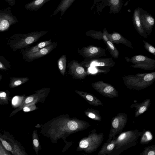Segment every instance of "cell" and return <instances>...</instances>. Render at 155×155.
I'll list each match as a JSON object with an SVG mask.
<instances>
[{
	"instance_id": "1",
	"label": "cell",
	"mask_w": 155,
	"mask_h": 155,
	"mask_svg": "<svg viewBox=\"0 0 155 155\" xmlns=\"http://www.w3.org/2000/svg\"><path fill=\"white\" fill-rule=\"evenodd\" d=\"M126 86L130 89L140 91L148 87L155 81V72L137 73L136 75H124L122 77Z\"/></svg>"
},
{
	"instance_id": "2",
	"label": "cell",
	"mask_w": 155,
	"mask_h": 155,
	"mask_svg": "<svg viewBox=\"0 0 155 155\" xmlns=\"http://www.w3.org/2000/svg\"><path fill=\"white\" fill-rule=\"evenodd\" d=\"M142 134L137 129L121 133L115 137V146L110 155H119L124 150L136 146Z\"/></svg>"
},
{
	"instance_id": "3",
	"label": "cell",
	"mask_w": 155,
	"mask_h": 155,
	"mask_svg": "<svg viewBox=\"0 0 155 155\" xmlns=\"http://www.w3.org/2000/svg\"><path fill=\"white\" fill-rule=\"evenodd\" d=\"M104 138L102 133H97L94 129L86 138L80 142L79 147L87 153H91L96 151L102 143Z\"/></svg>"
},
{
	"instance_id": "4",
	"label": "cell",
	"mask_w": 155,
	"mask_h": 155,
	"mask_svg": "<svg viewBox=\"0 0 155 155\" xmlns=\"http://www.w3.org/2000/svg\"><path fill=\"white\" fill-rule=\"evenodd\" d=\"M128 120L127 114L120 113L114 117L111 120V126L107 142H109L116 136L120 133L124 129Z\"/></svg>"
},
{
	"instance_id": "5",
	"label": "cell",
	"mask_w": 155,
	"mask_h": 155,
	"mask_svg": "<svg viewBox=\"0 0 155 155\" xmlns=\"http://www.w3.org/2000/svg\"><path fill=\"white\" fill-rule=\"evenodd\" d=\"M84 63L85 66L87 67L99 68L98 69V72L103 73L104 72L102 68L107 73L109 71L110 68L114 67L116 64L112 58H87Z\"/></svg>"
},
{
	"instance_id": "6",
	"label": "cell",
	"mask_w": 155,
	"mask_h": 155,
	"mask_svg": "<svg viewBox=\"0 0 155 155\" xmlns=\"http://www.w3.org/2000/svg\"><path fill=\"white\" fill-rule=\"evenodd\" d=\"M91 86L99 93L106 97L113 98L119 95L118 91L114 86L103 81L93 83Z\"/></svg>"
},
{
	"instance_id": "7",
	"label": "cell",
	"mask_w": 155,
	"mask_h": 155,
	"mask_svg": "<svg viewBox=\"0 0 155 155\" xmlns=\"http://www.w3.org/2000/svg\"><path fill=\"white\" fill-rule=\"evenodd\" d=\"M16 17L11 11V8L0 10V32L7 30L10 26L18 23Z\"/></svg>"
},
{
	"instance_id": "8",
	"label": "cell",
	"mask_w": 155,
	"mask_h": 155,
	"mask_svg": "<svg viewBox=\"0 0 155 155\" xmlns=\"http://www.w3.org/2000/svg\"><path fill=\"white\" fill-rule=\"evenodd\" d=\"M77 51L82 57L86 58H97L106 55L105 50L102 48L92 45L78 49Z\"/></svg>"
},
{
	"instance_id": "9",
	"label": "cell",
	"mask_w": 155,
	"mask_h": 155,
	"mask_svg": "<svg viewBox=\"0 0 155 155\" xmlns=\"http://www.w3.org/2000/svg\"><path fill=\"white\" fill-rule=\"evenodd\" d=\"M48 32L45 31H35L23 35L24 38L15 44V47L17 49L26 47L37 41Z\"/></svg>"
},
{
	"instance_id": "10",
	"label": "cell",
	"mask_w": 155,
	"mask_h": 155,
	"mask_svg": "<svg viewBox=\"0 0 155 155\" xmlns=\"http://www.w3.org/2000/svg\"><path fill=\"white\" fill-rule=\"evenodd\" d=\"M68 67L70 74L74 79L81 80L86 77V71L78 61L72 60L68 63Z\"/></svg>"
},
{
	"instance_id": "11",
	"label": "cell",
	"mask_w": 155,
	"mask_h": 155,
	"mask_svg": "<svg viewBox=\"0 0 155 155\" xmlns=\"http://www.w3.org/2000/svg\"><path fill=\"white\" fill-rule=\"evenodd\" d=\"M2 136L12 146L15 153V155H27L23 146L9 133L4 131Z\"/></svg>"
},
{
	"instance_id": "12",
	"label": "cell",
	"mask_w": 155,
	"mask_h": 155,
	"mask_svg": "<svg viewBox=\"0 0 155 155\" xmlns=\"http://www.w3.org/2000/svg\"><path fill=\"white\" fill-rule=\"evenodd\" d=\"M57 45V42H53L35 52L25 55L28 59L33 61L48 54L54 50Z\"/></svg>"
},
{
	"instance_id": "13",
	"label": "cell",
	"mask_w": 155,
	"mask_h": 155,
	"mask_svg": "<svg viewBox=\"0 0 155 155\" xmlns=\"http://www.w3.org/2000/svg\"><path fill=\"white\" fill-rule=\"evenodd\" d=\"M125 59L127 62H130L134 64L141 65L148 64H155V60L143 55H136L131 58L125 57Z\"/></svg>"
},
{
	"instance_id": "14",
	"label": "cell",
	"mask_w": 155,
	"mask_h": 155,
	"mask_svg": "<svg viewBox=\"0 0 155 155\" xmlns=\"http://www.w3.org/2000/svg\"><path fill=\"white\" fill-rule=\"evenodd\" d=\"M140 19L145 31L147 35H150L154 24V18L149 15L143 14L140 15Z\"/></svg>"
},
{
	"instance_id": "15",
	"label": "cell",
	"mask_w": 155,
	"mask_h": 155,
	"mask_svg": "<svg viewBox=\"0 0 155 155\" xmlns=\"http://www.w3.org/2000/svg\"><path fill=\"white\" fill-rule=\"evenodd\" d=\"M109 40L113 43L122 44L128 47L133 48L131 43L122 35L117 32L108 34Z\"/></svg>"
},
{
	"instance_id": "16",
	"label": "cell",
	"mask_w": 155,
	"mask_h": 155,
	"mask_svg": "<svg viewBox=\"0 0 155 155\" xmlns=\"http://www.w3.org/2000/svg\"><path fill=\"white\" fill-rule=\"evenodd\" d=\"M133 22L135 28L139 35L147 38L148 35L145 31L141 24L140 19V12L139 8L135 10L133 16Z\"/></svg>"
},
{
	"instance_id": "17",
	"label": "cell",
	"mask_w": 155,
	"mask_h": 155,
	"mask_svg": "<svg viewBox=\"0 0 155 155\" xmlns=\"http://www.w3.org/2000/svg\"><path fill=\"white\" fill-rule=\"evenodd\" d=\"M151 104L150 99H147L143 102L139 103L132 104L130 106L131 108H136L135 112V116L137 117L146 111Z\"/></svg>"
},
{
	"instance_id": "18",
	"label": "cell",
	"mask_w": 155,
	"mask_h": 155,
	"mask_svg": "<svg viewBox=\"0 0 155 155\" xmlns=\"http://www.w3.org/2000/svg\"><path fill=\"white\" fill-rule=\"evenodd\" d=\"M75 91L91 105L95 106L104 105L103 104L99 99L91 94L77 90Z\"/></svg>"
},
{
	"instance_id": "19",
	"label": "cell",
	"mask_w": 155,
	"mask_h": 155,
	"mask_svg": "<svg viewBox=\"0 0 155 155\" xmlns=\"http://www.w3.org/2000/svg\"><path fill=\"white\" fill-rule=\"evenodd\" d=\"M75 0H61L51 17L55 15L59 12L62 16Z\"/></svg>"
},
{
	"instance_id": "20",
	"label": "cell",
	"mask_w": 155,
	"mask_h": 155,
	"mask_svg": "<svg viewBox=\"0 0 155 155\" xmlns=\"http://www.w3.org/2000/svg\"><path fill=\"white\" fill-rule=\"evenodd\" d=\"M115 146V138L109 142L104 143L99 151L97 155H110Z\"/></svg>"
},
{
	"instance_id": "21",
	"label": "cell",
	"mask_w": 155,
	"mask_h": 155,
	"mask_svg": "<svg viewBox=\"0 0 155 155\" xmlns=\"http://www.w3.org/2000/svg\"><path fill=\"white\" fill-rule=\"evenodd\" d=\"M37 96L36 94H34L25 97L21 104L16 109L13 111L10 114L9 116L10 117L13 116L16 113L22 109L26 105L30 104H35Z\"/></svg>"
},
{
	"instance_id": "22",
	"label": "cell",
	"mask_w": 155,
	"mask_h": 155,
	"mask_svg": "<svg viewBox=\"0 0 155 155\" xmlns=\"http://www.w3.org/2000/svg\"><path fill=\"white\" fill-rule=\"evenodd\" d=\"M51 0H33L26 4L25 8L27 10L35 11L40 9L44 4Z\"/></svg>"
},
{
	"instance_id": "23",
	"label": "cell",
	"mask_w": 155,
	"mask_h": 155,
	"mask_svg": "<svg viewBox=\"0 0 155 155\" xmlns=\"http://www.w3.org/2000/svg\"><path fill=\"white\" fill-rule=\"evenodd\" d=\"M52 43L50 40L41 42L29 49L26 52L25 55L35 52L40 49L51 44Z\"/></svg>"
},
{
	"instance_id": "24",
	"label": "cell",
	"mask_w": 155,
	"mask_h": 155,
	"mask_svg": "<svg viewBox=\"0 0 155 155\" xmlns=\"http://www.w3.org/2000/svg\"><path fill=\"white\" fill-rule=\"evenodd\" d=\"M85 114L88 117L95 121L100 122L102 120L100 112L95 109H88L85 111Z\"/></svg>"
},
{
	"instance_id": "25",
	"label": "cell",
	"mask_w": 155,
	"mask_h": 155,
	"mask_svg": "<svg viewBox=\"0 0 155 155\" xmlns=\"http://www.w3.org/2000/svg\"><path fill=\"white\" fill-rule=\"evenodd\" d=\"M140 143L142 144H147L149 143L153 139V135L149 130H144L142 131L141 135Z\"/></svg>"
},
{
	"instance_id": "26",
	"label": "cell",
	"mask_w": 155,
	"mask_h": 155,
	"mask_svg": "<svg viewBox=\"0 0 155 155\" xmlns=\"http://www.w3.org/2000/svg\"><path fill=\"white\" fill-rule=\"evenodd\" d=\"M104 42L106 44L107 49L111 55L115 59L118 58L119 56V52L114 43L109 40L104 41Z\"/></svg>"
},
{
	"instance_id": "27",
	"label": "cell",
	"mask_w": 155,
	"mask_h": 155,
	"mask_svg": "<svg viewBox=\"0 0 155 155\" xmlns=\"http://www.w3.org/2000/svg\"><path fill=\"white\" fill-rule=\"evenodd\" d=\"M28 78H11L9 86L11 88H13L23 84L29 80Z\"/></svg>"
},
{
	"instance_id": "28",
	"label": "cell",
	"mask_w": 155,
	"mask_h": 155,
	"mask_svg": "<svg viewBox=\"0 0 155 155\" xmlns=\"http://www.w3.org/2000/svg\"><path fill=\"white\" fill-rule=\"evenodd\" d=\"M67 57L65 54L63 55L58 60V68L61 74L64 75L66 68Z\"/></svg>"
},
{
	"instance_id": "29",
	"label": "cell",
	"mask_w": 155,
	"mask_h": 155,
	"mask_svg": "<svg viewBox=\"0 0 155 155\" xmlns=\"http://www.w3.org/2000/svg\"><path fill=\"white\" fill-rule=\"evenodd\" d=\"M10 99V93L8 91H0V105L8 104Z\"/></svg>"
},
{
	"instance_id": "30",
	"label": "cell",
	"mask_w": 155,
	"mask_h": 155,
	"mask_svg": "<svg viewBox=\"0 0 155 155\" xmlns=\"http://www.w3.org/2000/svg\"><path fill=\"white\" fill-rule=\"evenodd\" d=\"M85 35L91 38L98 40H102L103 33L101 31H97L95 30H90L87 31Z\"/></svg>"
},
{
	"instance_id": "31",
	"label": "cell",
	"mask_w": 155,
	"mask_h": 155,
	"mask_svg": "<svg viewBox=\"0 0 155 155\" xmlns=\"http://www.w3.org/2000/svg\"><path fill=\"white\" fill-rule=\"evenodd\" d=\"M0 141L5 148L10 152L12 154L15 155V153L13 148L8 141L3 137L2 134L0 133Z\"/></svg>"
},
{
	"instance_id": "32",
	"label": "cell",
	"mask_w": 155,
	"mask_h": 155,
	"mask_svg": "<svg viewBox=\"0 0 155 155\" xmlns=\"http://www.w3.org/2000/svg\"><path fill=\"white\" fill-rule=\"evenodd\" d=\"M155 154V145L145 147L144 150L140 153V155H154Z\"/></svg>"
},
{
	"instance_id": "33",
	"label": "cell",
	"mask_w": 155,
	"mask_h": 155,
	"mask_svg": "<svg viewBox=\"0 0 155 155\" xmlns=\"http://www.w3.org/2000/svg\"><path fill=\"white\" fill-rule=\"evenodd\" d=\"M130 67L134 68H140L144 70H151L155 69V64H144L142 65L134 64L131 65Z\"/></svg>"
},
{
	"instance_id": "34",
	"label": "cell",
	"mask_w": 155,
	"mask_h": 155,
	"mask_svg": "<svg viewBox=\"0 0 155 155\" xmlns=\"http://www.w3.org/2000/svg\"><path fill=\"white\" fill-rule=\"evenodd\" d=\"M33 143L35 149L36 153L37 152L39 146V142L38 139L36 132L34 131L32 134Z\"/></svg>"
},
{
	"instance_id": "35",
	"label": "cell",
	"mask_w": 155,
	"mask_h": 155,
	"mask_svg": "<svg viewBox=\"0 0 155 155\" xmlns=\"http://www.w3.org/2000/svg\"><path fill=\"white\" fill-rule=\"evenodd\" d=\"M143 42L144 44V48L147 51L151 53L154 55H155V48L150 44L148 42L143 41Z\"/></svg>"
},
{
	"instance_id": "36",
	"label": "cell",
	"mask_w": 155,
	"mask_h": 155,
	"mask_svg": "<svg viewBox=\"0 0 155 155\" xmlns=\"http://www.w3.org/2000/svg\"><path fill=\"white\" fill-rule=\"evenodd\" d=\"M78 125L77 122L71 120L68 122L67 126L70 130L74 131L76 130L78 128Z\"/></svg>"
},
{
	"instance_id": "37",
	"label": "cell",
	"mask_w": 155,
	"mask_h": 155,
	"mask_svg": "<svg viewBox=\"0 0 155 155\" xmlns=\"http://www.w3.org/2000/svg\"><path fill=\"white\" fill-rule=\"evenodd\" d=\"M111 7H112L116 11L118 10L119 7L120 1V0H109Z\"/></svg>"
},
{
	"instance_id": "38",
	"label": "cell",
	"mask_w": 155,
	"mask_h": 155,
	"mask_svg": "<svg viewBox=\"0 0 155 155\" xmlns=\"http://www.w3.org/2000/svg\"><path fill=\"white\" fill-rule=\"evenodd\" d=\"M36 108V107L35 104H30L25 106L22 110L24 112H28L35 110Z\"/></svg>"
},
{
	"instance_id": "39",
	"label": "cell",
	"mask_w": 155,
	"mask_h": 155,
	"mask_svg": "<svg viewBox=\"0 0 155 155\" xmlns=\"http://www.w3.org/2000/svg\"><path fill=\"white\" fill-rule=\"evenodd\" d=\"M12 153L7 150L0 141V155H11Z\"/></svg>"
},
{
	"instance_id": "40",
	"label": "cell",
	"mask_w": 155,
	"mask_h": 155,
	"mask_svg": "<svg viewBox=\"0 0 155 155\" xmlns=\"http://www.w3.org/2000/svg\"><path fill=\"white\" fill-rule=\"evenodd\" d=\"M108 32L106 28H104L103 32V41H107L109 40L108 37Z\"/></svg>"
},
{
	"instance_id": "41",
	"label": "cell",
	"mask_w": 155,
	"mask_h": 155,
	"mask_svg": "<svg viewBox=\"0 0 155 155\" xmlns=\"http://www.w3.org/2000/svg\"><path fill=\"white\" fill-rule=\"evenodd\" d=\"M16 0H5L11 6H14Z\"/></svg>"
},
{
	"instance_id": "42",
	"label": "cell",
	"mask_w": 155,
	"mask_h": 155,
	"mask_svg": "<svg viewBox=\"0 0 155 155\" xmlns=\"http://www.w3.org/2000/svg\"><path fill=\"white\" fill-rule=\"evenodd\" d=\"M0 69L6 70V68L5 67L4 65L0 61Z\"/></svg>"
},
{
	"instance_id": "43",
	"label": "cell",
	"mask_w": 155,
	"mask_h": 155,
	"mask_svg": "<svg viewBox=\"0 0 155 155\" xmlns=\"http://www.w3.org/2000/svg\"><path fill=\"white\" fill-rule=\"evenodd\" d=\"M2 77V76L1 75H0V80L1 79Z\"/></svg>"
},
{
	"instance_id": "44",
	"label": "cell",
	"mask_w": 155,
	"mask_h": 155,
	"mask_svg": "<svg viewBox=\"0 0 155 155\" xmlns=\"http://www.w3.org/2000/svg\"></svg>"
}]
</instances>
